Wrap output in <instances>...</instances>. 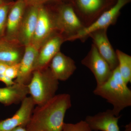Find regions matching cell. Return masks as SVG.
<instances>
[{
  "mask_svg": "<svg viewBox=\"0 0 131 131\" xmlns=\"http://www.w3.org/2000/svg\"><path fill=\"white\" fill-rule=\"evenodd\" d=\"M125 131H131V123L126 126Z\"/></svg>",
  "mask_w": 131,
  "mask_h": 131,
  "instance_id": "obj_26",
  "label": "cell"
},
{
  "mask_svg": "<svg viewBox=\"0 0 131 131\" xmlns=\"http://www.w3.org/2000/svg\"><path fill=\"white\" fill-rule=\"evenodd\" d=\"M66 1H68V2H69V3H71V4H72L74 1V0H66Z\"/></svg>",
  "mask_w": 131,
  "mask_h": 131,
  "instance_id": "obj_27",
  "label": "cell"
},
{
  "mask_svg": "<svg viewBox=\"0 0 131 131\" xmlns=\"http://www.w3.org/2000/svg\"><path fill=\"white\" fill-rule=\"evenodd\" d=\"M35 105L30 96L26 97L13 117L0 121V131H11L19 126L26 127L30 121Z\"/></svg>",
  "mask_w": 131,
  "mask_h": 131,
  "instance_id": "obj_9",
  "label": "cell"
},
{
  "mask_svg": "<svg viewBox=\"0 0 131 131\" xmlns=\"http://www.w3.org/2000/svg\"><path fill=\"white\" fill-rule=\"evenodd\" d=\"M14 2L13 0H5L0 5V39L5 35L8 15Z\"/></svg>",
  "mask_w": 131,
  "mask_h": 131,
  "instance_id": "obj_20",
  "label": "cell"
},
{
  "mask_svg": "<svg viewBox=\"0 0 131 131\" xmlns=\"http://www.w3.org/2000/svg\"><path fill=\"white\" fill-rule=\"evenodd\" d=\"M38 50L31 45L26 46L25 52L19 63L18 75L14 82L16 83L28 85L35 70Z\"/></svg>",
  "mask_w": 131,
  "mask_h": 131,
  "instance_id": "obj_16",
  "label": "cell"
},
{
  "mask_svg": "<svg viewBox=\"0 0 131 131\" xmlns=\"http://www.w3.org/2000/svg\"><path fill=\"white\" fill-rule=\"evenodd\" d=\"M29 94L27 85L15 83L12 86L0 88V103L9 106L21 102Z\"/></svg>",
  "mask_w": 131,
  "mask_h": 131,
  "instance_id": "obj_18",
  "label": "cell"
},
{
  "mask_svg": "<svg viewBox=\"0 0 131 131\" xmlns=\"http://www.w3.org/2000/svg\"><path fill=\"white\" fill-rule=\"evenodd\" d=\"M62 131H92L85 121H81L76 124L64 123Z\"/></svg>",
  "mask_w": 131,
  "mask_h": 131,
  "instance_id": "obj_21",
  "label": "cell"
},
{
  "mask_svg": "<svg viewBox=\"0 0 131 131\" xmlns=\"http://www.w3.org/2000/svg\"><path fill=\"white\" fill-rule=\"evenodd\" d=\"M54 10L57 32L65 38V41L78 34L85 27L70 3L59 4Z\"/></svg>",
  "mask_w": 131,
  "mask_h": 131,
  "instance_id": "obj_4",
  "label": "cell"
},
{
  "mask_svg": "<svg viewBox=\"0 0 131 131\" xmlns=\"http://www.w3.org/2000/svg\"><path fill=\"white\" fill-rule=\"evenodd\" d=\"M71 106L70 95H56L47 103L34 108L26 127L27 131H62L66 113Z\"/></svg>",
  "mask_w": 131,
  "mask_h": 131,
  "instance_id": "obj_1",
  "label": "cell"
},
{
  "mask_svg": "<svg viewBox=\"0 0 131 131\" xmlns=\"http://www.w3.org/2000/svg\"><path fill=\"white\" fill-rule=\"evenodd\" d=\"M27 6H40L48 3H62V0H23Z\"/></svg>",
  "mask_w": 131,
  "mask_h": 131,
  "instance_id": "obj_23",
  "label": "cell"
},
{
  "mask_svg": "<svg viewBox=\"0 0 131 131\" xmlns=\"http://www.w3.org/2000/svg\"><path fill=\"white\" fill-rule=\"evenodd\" d=\"M127 85L121 77L118 66L113 70L106 81L96 86L93 93L113 105V112L118 116L124 108L131 106V91Z\"/></svg>",
  "mask_w": 131,
  "mask_h": 131,
  "instance_id": "obj_2",
  "label": "cell"
},
{
  "mask_svg": "<svg viewBox=\"0 0 131 131\" xmlns=\"http://www.w3.org/2000/svg\"><path fill=\"white\" fill-rule=\"evenodd\" d=\"M25 49L18 42L0 39V62L8 65L18 64L24 56Z\"/></svg>",
  "mask_w": 131,
  "mask_h": 131,
  "instance_id": "obj_17",
  "label": "cell"
},
{
  "mask_svg": "<svg viewBox=\"0 0 131 131\" xmlns=\"http://www.w3.org/2000/svg\"><path fill=\"white\" fill-rule=\"evenodd\" d=\"M27 5L23 0H16L9 10L3 38L18 42L17 36ZM19 43V42H18Z\"/></svg>",
  "mask_w": 131,
  "mask_h": 131,
  "instance_id": "obj_12",
  "label": "cell"
},
{
  "mask_svg": "<svg viewBox=\"0 0 131 131\" xmlns=\"http://www.w3.org/2000/svg\"><path fill=\"white\" fill-rule=\"evenodd\" d=\"M19 63L8 65L5 72V75L12 80L16 79L18 75Z\"/></svg>",
  "mask_w": 131,
  "mask_h": 131,
  "instance_id": "obj_22",
  "label": "cell"
},
{
  "mask_svg": "<svg viewBox=\"0 0 131 131\" xmlns=\"http://www.w3.org/2000/svg\"><path fill=\"white\" fill-rule=\"evenodd\" d=\"M57 32L54 11L45 5L39 7L35 31L30 44L38 50L51 36Z\"/></svg>",
  "mask_w": 131,
  "mask_h": 131,
  "instance_id": "obj_7",
  "label": "cell"
},
{
  "mask_svg": "<svg viewBox=\"0 0 131 131\" xmlns=\"http://www.w3.org/2000/svg\"><path fill=\"white\" fill-rule=\"evenodd\" d=\"M65 42V38L58 32L51 36L38 50L35 70L49 67L52 59L60 51L61 46Z\"/></svg>",
  "mask_w": 131,
  "mask_h": 131,
  "instance_id": "obj_11",
  "label": "cell"
},
{
  "mask_svg": "<svg viewBox=\"0 0 131 131\" xmlns=\"http://www.w3.org/2000/svg\"><path fill=\"white\" fill-rule=\"evenodd\" d=\"M107 29H101L94 31L89 35L92 39L93 43L98 52L113 70L118 66V61L116 51L108 40Z\"/></svg>",
  "mask_w": 131,
  "mask_h": 131,
  "instance_id": "obj_10",
  "label": "cell"
},
{
  "mask_svg": "<svg viewBox=\"0 0 131 131\" xmlns=\"http://www.w3.org/2000/svg\"><path fill=\"white\" fill-rule=\"evenodd\" d=\"M130 1L131 0H116L115 3L103 12L93 23L84 27L77 35L69 39L68 41L80 40L84 42L88 38L89 35L94 31L107 29L110 26L115 25L121 9Z\"/></svg>",
  "mask_w": 131,
  "mask_h": 131,
  "instance_id": "obj_5",
  "label": "cell"
},
{
  "mask_svg": "<svg viewBox=\"0 0 131 131\" xmlns=\"http://www.w3.org/2000/svg\"><path fill=\"white\" fill-rule=\"evenodd\" d=\"M59 84V81L52 74L49 67L34 70L27 86L29 94L35 105H42L53 98Z\"/></svg>",
  "mask_w": 131,
  "mask_h": 131,
  "instance_id": "obj_3",
  "label": "cell"
},
{
  "mask_svg": "<svg viewBox=\"0 0 131 131\" xmlns=\"http://www.w3.org/2000/svg\"><path fill=\"white\" fill-rule=\"evenodd\" d=\"M83 65L90 70L95 78L97 85L104 83L111 77L113 71L92 43L88 54L81 61Z\"/></svg>",
  "mask_w": 131,
  "mask_h": 131,
  "instance_id": "obj_8",
  "label": "cell"
},
{
  "mask_svg": "<svg viewBox=\"0 0 131 131\" xmlns=\"http://www.w3.org/2000/svg\"><path fill=\"white\" fill-rule=\"evenodd\" d=\"M115 51L119 73L124 82L127 84L131 82V56L118 49Z\"/></svg>",
  "mask_w": 131,
  "mask_h": 131,
  "instance_id": "obj_19",
  "label": "cell"
},
{
  "mask_svg": "<svg viewBox=\"0 0 131 131\" xmlns=\"http://www.w3.org/2000/svg\"><path fill=\"white\" fill-rule=\"evenodd\" d=\"M49 67L56 79L63 81L68 80L77 69L75 61L61 51L52 59Z\"/></svg>",
  "mask_w": 131,
  "mask_h": 131,
  "instance_id": "obj_15",
  "label": "cell"
},
{
  "mask_svg": "<svg viewBox=\"0 0 131 131\" xmlns=\"http://www.w3.org/2000/svg\"><path fill=\"white\" fill-rule=\"evenodd\" d=\"M115 2V0H74L71 4L86 27L93 23Z\"/></svg>",
  "mask_w": 131,
  "mask_h": 131,
  "instance_id": "obj_6",
  "label": "cell"
},
{
  "mask_svg": "<svg viewBox=\"0 0 131 131\" xmlns=\"http://www.w3.org/2000/svg\"><path fill=\"white\" fill-rule=\"evenodd\" d=\"M40 6H27L17 36V41L25 47L30 44L37 21Z\"/></svg>",
  "mask_w": 131,
  "mask_h": 131,
  "instance_id": "obj_13",
  "label": "cell"
},
{
  "mask_svg": "<svg viewBox=\"0 0 131 131\" xmlns=\"http://www.w3.org/2000/svg\"><path fill=\"white\" fill-rule=\"evenodd\" d=\"M4 1H5V0H0V5L2 4L4 2Z\"/></svg>",
  "mask_w": 131,
  "mask_h": 131,
  "instance_id": "obj_28",
  "label": "cell"
},
{
  "mask_svg": "<svg viewBox=\"0 0 131 131\" xmlns=\"http://www.w3.org/2000/svg\"><path fill=\"white\" fill-rule=\"evenodd\" d=\"M11 131H27V130L25 127L19 126L13 129Z\"/></svg>",
  "mask_w": 131,
  "mask_h": 131,
  "instance_id": "obj_25",
  "label": "cell"
},
{
  "mask_svg": "<svg viewBox=\"0 0 131 131\" xmlns=\"http://www.w3.org/2000/svg\"><path fill=\"white\" fill-rule=\"evenodd\" d=\"M121 115H115L112 110L87 116L85 121L91 130L95 131H120L118 125Z\"/></svg>",
  "mask_w": 131,
  "mask_h": 131,
  "instance_id": "obj_14",
  "label": "cell"
},
{
  "mask_svg": "<svg viewBox=\"0 0 131 131\" xmlns=\"http://www.w3.org/2000/svg\"><path fill=\"white\" fill-rule=\"evenodd\" d=\"M8 65L0 62V75L5 74V71Z\"/></svg>",
  "mask_w": 131,
  "mask_h": 131,
  "instance_id": "obj_24",
  "label": "cell"
}]
</instances>
